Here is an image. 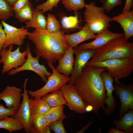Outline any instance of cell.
<instances>
[{
	"label": "cell",
	"mask_w": 133,
	"mask_h": 133,
	"mask_svg": "<svg viewBox=\"0 0 133 133\" xmlns=\"http://www.w3.org/2000/svg\"><path fill=\"white\" fill-rule=\"evenodd\" d=\"M32 112L33 115L41 114L44 115L51 107L45 101L41 98L30 99Z\"/></svg>",
	"instance_id": "obj_25"
},
{
	"label": "cell",
	"mask_w": 133,
	"mask_h": 133,
	"mask_svg": "<svg viewBox=\"0 0 133 133\" xmlns=\"http://www.w3.org/2000/svg\"><path fill=\"white\" fill-rule=\"evenodd\" d=\"M27 80L28 79L26 78L23 84V92L22 93L23 97L22 102L14 116L22 124L24 129L27 133H33L34 129L33 127L32 123L33 115L28 90L26 88Z\"/></svg>",
	"instance_id": "obj_9"
},
{
	"label": "cell",
	"mask_w": 133,
	"mask_h": 133,
	"mask_svg": "<svg viewBox=\"0 0 133 133\" xmlns=\"http://www.w3.org/2000/svg\"><path fill=\"white\" fill-rule=\"evenodd\" d=\"M0 129H5L11 133L21 130L24 128L21 122L14 117H8L0 120Z\"/></svg>",
	"instance_id": "obj_24"
},
{
	"label": "cell",
	"mask_w": 133,
	"mask_h": 133,
	"mask_svg": "<svg viewBox=\"0 0 133 133\" xmlns=\"http://www.w3.org/2000/svg\"><path fill=\"white\" fill-rule=\"evenodd\" d=\"M21 88L14 86H7L0 93V100L4 102L6 108L14 107L17 112L21 104Z\"/></svg>",
	"instance_id": "obj_16"
},
{
	"label": "cell",
	"mask_w": 133,
	"mask_h": 133,
	"mask_svg": "<svg viewBox=\"0 0 133 133\" xmlns=\"http://www.w3.org/2000/svg\"><path fill=\"white\" fill-rule=\"evenodd\" d=\"M63 105L51 107L44 114L48 125L50 123L66 117L64 112Z\"/></svg>",
	"instance_id": "obj_27"
},
{
	"label": "cell",
	"mask_w": 133,
	"mask_h": 133,
	"mask_svg": "<svg viewBox=\"0 0 133 133\" xmlns=\"http://www.w3.org/2000/svg\"><path fill=\"white\" fill-rule=\"evenodd\" d=\"M41 98L45 101L51 107L66 104L61 89L46 94Z\"/></svg>",
	"instance_id": "obj_23"
},
{
	"label": "cell",
	"mask_w": 133,
	"mask_h": 133,
	"mask_svg": "<svg viewBox=\"0 0 133 133\" xmlns=\"http://www.w3.org/2000/svg\"><path fill=\"white\" fill-rule=\"evenodd\" d=\"M62 3L67 10L75 12L84 7L86 4L84 0H63Z\"/></svg>",
	"instance_id": "obj_31"
},
{
	"label": "cell",
	"mask_w": 133,
	"mask_h": 133,
	"mask_svg": "<svg viewBox=\"0 0 133 133\" xmlns=\"http://www.w3.org/2000/svg\"><path fill=\"white\" fill-rule=\"evenodd\" d=\"M101 75L106 91V97L105 101V104H106L107 107H104L102 108L105 114L109 115L113 112L116 105L115 99L113 95V92L115 89L113 85L114 80L105 71L101 72Z\"/></svg>",
	"instance_id": "obj_15"
},
{
	"label": "cell",
	"mask_w": 133,
	"mask_h": 133,
	"mask_svg": "<svg viewBox=\"0 0 133 133\" xmlns=\"http://www.w3.org/2000/svg\"><path fill=\"white\" fill-rule=\"evenodd\" d=\"M29 2V0H17L12 6L14 13L20 10Z\"/></svg>",
	"instance_id": "obj_36"
},
{
	"label": "cell",
	"mask_w": 133,
	"mask_h": 133,
	"mask_svg": "<svg viewBox=\"0 0 133 133\" xmlns=\"http://www.w3.org/2000/svg\"><path fill=\"white\" fill-rule=\"evenodd\" d=\"M16 112L14 107L8 108L5 107L2 104H0V120L4 119L9 116H14Z\"/></svg>",
	"instance_id": "obj_35"
},
{
	"label": "cell",
	"mask_w": 133,
	"mask_h": 133,
	"mask_svg": "<svg viewBox=\"0 0 133 133\" xmlns=\"http://www.w3.org/2000/svg\"><path fill=\"white\" fill-rule=\"evenodd\" d=\"M97 37L92 41L84 43L77 47L80 49H91L96 50L106 45L110 41L124 35V33H115L108 28L97 34Z\"/></svg>",
	"instance_id": "obj_14"
},
{
	"label": "cell",
	"mask_w": 133,
	"mask_h": 133,
	"mask_svg": "<svg viewBox=\"0 0 133 133\" xmlns=\"http://www.w3.org/2000/svg\"><path fill=\"white\" fill-rule=\"evenodd\" d=\"M133 5V0H126L122 12H126L131 11Z\"/></svg>",
	"instance_id": "obj_38"
},
{
	"label": "cell",
	"mask_w": 133,
	"mask_h": 133,
	"mask_svg": "<svg viewBox=\"0 0 133 133\" xmlns=\"http://www.w3.org/2000/svg\"><path fill=\"white\" fill-rule=\"evenodd\" d=\"M93 123V122L90 121L88 122L87 124L84 126L80 130L77 132V133H83L84 132L88 127Z\"/></svg>",
	"instance_id": "obj_40"
},
{
	"label": "cell",
	"mask_w": 133,
	"mask_h": 133,
	"mask_svg": "<svg viewBox=\"0 0 133 133\" xmlns=\"http://www.w3.org/2000/svg\"><path fill=\"white\" fill-rule=\"evenodd\" d=\"M32 123L36 133H45L48 125L47 119L44 115L37 114L33 115Z\"/></svg>",
	"instance_id": "obj_28"
},
{
	"label": "cell",
	"mask_w": 133,
	"mask_h": 133,
	"mask_svg": "<svg viewBox=\"0 0 133 133\" xmlns=\"http://www.w3.org/2000/svg\"><path fill=\"white\" fill-rule=\"evenodd\" d=\"M36 1H38L39 0H35Z\"/></svg>",
	"instance_id": "obj_43"
},
{
	"label": "cell",
	"mask_w": 133,
	"mask_h": 133,
	"mask_svg": "<svg viewBox=\"0 0 133 133\" xmlns=\"http://www.w3.org/2000/svg\"><path fill=\"white\" fill-rule=\"evenodd\" d=\"M112 21L118 23L123 28L124 36L128 40L133 36V10L122 12L111 18Z\"/></svg>",
	"instance_id": "obj_19"
},
{
	"label": "cell",
	"mask_w": 133,
	"mask_h": 133,
	"mask_svg": "<svg viewBox=\"0 0 133 133\" xmlns=\"http://www.w3.org/2000/svg\"><path fill=\"white\" fill-rule=\"evenodd\" d=\"M119 120L114 119L113 123L116 128L125 133H133V110H129Z\"/></svg>",
	"instance_id": "obj_20"
},
{
	"label": "cell",
	"mask_w": 133,
	"mask_h": 133,
	"mask_svg": "<svg viewBox=\"0 0 133 133\" xmlns=\"http://www.w3.org/2000/svg\"><path fill=\"white\" fill-rule=\"evenodd\" d=\"M63 32L53 33L46 29H35L28 38L35 45L36 56L53 64L61 57L70 46Z\"/></svg>",
	"instance_id": "obj_2"
},
{
	"label": "cell",
	"mask_w": 133,
	"mask_h": 133,
	"mask_svg": "<svg viewBox=\"0 0 133 133\" xmlns=\"http://www.w3.org/2000/svg\"><path fill=\"white\" fill-rule=\"evenodd\" d=\"M85 110L86 112H91L92 111H93V107L91 106L86 105Z\"/></svg>",
	"instance_id": "obj_41"
},
{
	"label": "cell",
	"mask_w": 133,
	"mask_h": 133,
	"mask_svg": "<svg viewBox=\"0 0 133 133\" xmlns=\"http://www.w3.org/2000/svg\"><path fill=\"white\" fill-rule=\"evenodd\" d=\"M76 12L74 16H67L63 13L60 14V22L61 29L64 31H71L81 29L80 27V21L78 14Z\"/></svg>",
	"instance_id": "obj_21"
},
{
	"label": "cell",
	"mask_w": 133,
	"mask_h": 133,
	"mask_svg": "<svg viewBox=\"0 0 133 133\" xmlns=\"http://www.w3.org/2000/svg\"><path fill=\"white\" fill-rule=\"evenodd\" d=\"M108 133H125L124 131L116 129L111 128L108 132Z\"/></svg>",
	"instance_id": "obj_39"
},
{
	"label": "cell",
	"mask_w": 133,
	"mask_h": 133,
	"mask_svg": "<svg viewBox=\"0 0 133 133\" xmlns=\"http://www.w3.org/2000/svg\"><path fill=\"white\" fill-rule=\"evenodd\" d=\"M73 48L69 46L63 56L58 60V64L55 69L59 73L69 76L71 75L74 62Z\"/></svg>",
	"instance_id": "obj_18"
},
{
	"label": "cell",
	"mask_w": 133,
	"mask_h": 133,
	"mask_svg": "<svg viewBox=\"0 0 133 133\" xmlns=\"http://www.w3.org/2000/svg\"><path fill=\"white\" fill-rule=\"evenodd\" d=\"M64 36L69 46L73 48L77 47L83 42L95 39L97 37L85 23L78 32L72 34H64Z\"/></svg>",
	"instance_id": "obj_17"
},
{
	"label": "cell",
	"mask_w": 133,
	"mask_h": 133,
	"mask_svg": "<svg viewBox=\"0 0 133 133\" xmlns=\"http://www.w3.org/2000/svg\"><path fill=\"white\" fill-rule=\"evenodd\" d=\"M34 10L30 2L18 11L14 13L15 17L21 22H25L32 18Z\"/></svg>",
	"instance_id": "obj_26"
},
{
	"label": "cell",
	"mask_w": 133,
	"mask_h": 133,
	"mask_svg": "<svg viewBox=\"0 0 133 133\" xmlns=\"http://www.w3.org/2000/svg\"><path fill=\"white\" fill-rule=\"evenodd\" d=\"M107 70L106 68L86 65L74 85L85 103L91 106L96 114L104 107L106 92L101 74Z\"/></svg>",
	"instance_id": "obj_1"
},
{
	"label": "cell",
	"mask_w": 133,
	"mask_h": 133,
	"mask_svg": "<svg viewBox=\"0 0 133 133\" xmlns=\"http://www.w3.org/2000/svg\"><path fill=\"white\" fill-rule=\"evenodd\" d=\"M10 5L12 6L17 0H6Z\"/></svg>",
	"instance_id": "obj_42"
},
{
	"label": "cell",
	"mask_w": 133,
	"mask_h": 133,
	"mask_svg": "<svg viewBox=\"0 0 133 133\" xmlns=\"http://www.w3.org/2000/svg\"><path fill=\"white\" fill-rule=\"evenodd\" d=\"M46 18L42 11L34 9L32 18L25 23V27L28 29L33 28L42 29H46Z\"/></svg>",
	"instance_id": "obj_22"
},
{
	"label": "cell",
	"mask_w": 133,
	"mask_h": 133,
	"mask_svg": "<svg viewBox=\"0 0 133 133\" xmlns=\"http://www.w3.org/2000/svg\"><path fill=\"white\" fill-rule=\"evenodd\" d=\"M133 57V43L126 40L124 35L110 41L96 50L91 62Z\"/></svg>",
	"instance_id": "obj_3"
},
{
	"label": "cell",
	"mask_w": 133,
	"mask_h": 133,
	"mask_svg": "<svg viewBox=\"0 0 133 133\" xmlns=\"http://www.w3.org/2000/svg\"><path fill=\"white\" fill-rule=\"evenodd\" d=\"M26 50L27 58L24 64L21 66L15 69H13L8 72L9 75H13L22 71L29 70L33 71L37 74L44 82H46L47 78L51 73L48 71L45 66L39 63V57L32 56L30 45L28 43Z\"/></svg>",
	"instance_id": "obj_8"
},
{
	"label": "cell",
	"mask_w": 133,
	"mask_h": 133,
	"mask_svg": "<svg viewBox=\"0 0 133 133\" xmlns=\"http://www.w3.org/2000/svg\"><path fill=\"white\" fill-rule=\"evenodd\" d=\"M47 63L52 70V73L47 78L46 84L42 87L34 91L28 90V94L31 98H41L49 93L60 89L71 80L70 77L58 72L52 64Z\"/></svg>",
	"instance_id": "obj_6"
},
{
	"label": "cell",
	"mask_w": 133,
	"mask_h": 133,
	"mask_svg": "<svg viewBox=\"0 0 133 133\" xmlns=\"http://www.w3.org/2000/svg\"><path fill=\"white\" fill-rule=\"evenodd\" d=\"M2 24H0V50L2 48L5 36V34L3 29Z\"/></svg>",
	"instance_id": "obj_37"
},
{
	"label": "cell",
	"mask_w": 133,
	"mask_h": 133,
	"mask_svg": "<svg viewBox=\"0 0 133 133\" xmlns=\"http://www.w3.org/2000/svg\"><path fill=\"white\" fill-rule=\"evenodd\" d=\"M66 104L70 110L76 113L83 114L86 105L74 85L66 84L61 89Z\"/></svg>",
	"instance_id": "obj_11"
},
{
	"label": "cell",
	"mask_w": 133,
	"mask_h": 133,
	"mask_svg": "<svg viewBox=\"0 0 133 133\" xmlns=\"http://www.w3.org/2000/svg\"><path fill=\"white\" fill-rule=\"evenodd\" d=\"M46 30L53 33L63 32L61 30L60 22L53 14L48 13L46 18Z\"/></svg>",
	"instance_id": "obj_29"
},
{
	"label": "cell",
	"mask_w": 133,
	"mask_h": 133,
	"mask_svg": "<svg viewBox=\"0 0 133 133\" xmlns=\"http://www.w3.org/2000/svg\"><path fill=\"white\" fill-rule=\"evenodd\" d=\"M12 6L6 0H0V20L5 21L14 16Z\"/></svg>",
	"instance_id": "obj_30"
},
{
	"label": "cell",
	"mask_w": 133,
	"mask_h": 133,
	"mask_svg": "<svg viewBox=\"0 0 133 133\" xmlns=\"http://www.w3.org/2000/svg\"><path fill=\"white\" fill-rule=\"evenodd\" d=\"M64 119H61L50 123L48 127L50 130L55 133H67L63 125Z\"/></svg>",
	"instance_id": "obj_33"
},
{
	"label": "cell",
	"mask_w": 133,
	"mask_h": 133,
	"mask_svg": "<svg viewBox=\"0 0 133 133\" xmlns=\"http://www.w3.org/2000/svg\"><path fill=\"white\" fill-rule=\"evenodd\" d=\"M83 18L85 24L94 34L100 33L111 27V18L105 14L102 7H99L95 1L85 4Z\"/></svg>",
	"instance_id": "obj_5"
},
{
	"label": "cell",
	"mask_w": 133,
	"mask_h": 133,
	"mask_svg": "<svg viewBox=\"0 0 133 133\" xmlns=\"http://www.w3.org/2000/svg\"><path fill=\"white\" fill-rule=\"evenodd\" d=\"M1 23L4 28L5 34V40L2 48H7L11 45H16L19 46L22 45L29 32L23 26L18 28L2 20Z\"/></svg>",
	"instance_id": "obj_10"
},
{
	"label": "cell",
	"mask_w": 133,
	"mask_h": 133,
	"mask_svg": "<svg viewBox=\"0 0 133 133\" xmlns=\"http://www.w3.org/2000/svg\"><path fill=\"white\" fill-rule=\"evenodd\" d=\"M105 68L117 84L118 80L129 77L133 70V57L115 58L98 62L89 61L87 65Z\"/></svg>",
	"instance_id": "obj_4"
},
{
	"label": "cell",
	"mask_w": 133,
	"mask_h": 133,
	"mask_svg": "<svg viewBox=\"0 0 133 133\" xmlns=\"http://www.w3.org/2000/svg\"><path fill=\"white\" fill-rule=\"evenodd\" d=\"M13 45L10 46L8 49L2 48L0 50V63L3 64L1 71L2 73L18 68L22 65L26 61V50L20 52L19 46L13 51Z\"/></svg>",
	"instance_id": "obj_7"
},
{
	"label": "cell",
	"mask_w": 133,
	"mask_h": 133,
	"mask_svg": "<svg viewBox=\"0 0 133 133\" xmlns=\"http://www.w3.org/2000/svg\"><path fill=\"white\" fill-rule=\"evenodd\" d=\"M63 0H46L44 3L36 6L35 9L41 11L44 13L52 11L54 7H56L59 2Z\"/></svg>",
	"instance_id": "obj_32"
},
{
	"label": "cell",
	"mask_w": 133,
	"mask_h": 133,
	"mask_svg": "<svg viewBox=\"0 0 133 133\" xmlns=\"http://www.w3.org/2000/svg\"><path fill=\"white\" fill-rule=\"evenodd\" d=\"M102 4V7L107 12H109L116 6L121 5L122 0H100Z\"/></svg>",
	"instance_id": "obj_34"
},
{
	"label": "cell",
	"mask_w": 133,
	"mask_h": 133,
	"mask_svg": "<svg viewBox=\"0 0 133 133\" xmlns=\"http://www.w3.org/2000/svg\"><path fill=\"white\" fill-rule=\"evenodd\" d=\"M114 87L115 93L120 101L119 116L120 118L128 110H133V85L125 86L120 83Z\"/></svg>",
	"instance_id": "obj_13"
},
{
	"label": "cell",
	"mask_w": 133,
	"mask_h": 133,
	"mask_svg": "<svg viewBox=\"0 0 133 133\" xmlns=\"http://www.w3.org/2000/svg\"><path fill=\"white\" fill-rule=\"evenodd\" d=\"M76 59L74 60L71 80L69 84L74 85L75 81L83 69L93 56L96 50L91 49H80L73 48Z\"/></svg>",
	"instance_id": "obj_12"
}]
</instances>
